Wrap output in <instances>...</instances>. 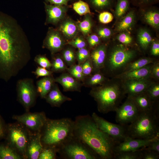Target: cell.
Wrapping results in <instances>:
<instances>
[{"label": "cell", "mask_w": 159, "mask_h": 159, "mask_svg": "<svg viewBox=\"0 0 159 159\" xmlns=\"http://www.w3.org/2000/svg\"><path fill=\"white\" fill-rule=\"evenodd\" d=\"M129 6V0H117L115 10L116 17L120 18L122 17L127 11Z\"/></svg>", "instance_id": "obj_36"}, {"label": "cell", "mask_w": 159, "mask_h": 159, "mask_svg": "<svg viewBox=\"0 0 159 159\" xmlns=\"http://www.w3.org/2000/svg\"><path fill=\"white\" fill-rule=\"evenodd\" d=\"M55 81L59 84L62 87L64 92H80L82 86L81 82L77 80L67 72H62L59 76L55 78Z\"/></svg>", "instance_id": "obj_19"}, {"label": "cell", "mask_w": 159, "mask_h": 159, "mask_svg": "<svg viewBox=\"0 0 159 159\" xmlns=\"http://www.w3.org/2000/svg\"><path fill=\"white\" fill-rule=\"evenodd\" d=\"M65 39L57 29L49 28L43 41L42 47L48 49L51 55L61 51L67 44Z\"/></svg>", "instance_id": "obj_13"}, {"label": "cell", "mask_w": 159, "mask_h": 159, "mask_svg": "<svg viewBox=\"0 0 159 159\" xmlns=\"http://www.w3.org/2000/svg\"><path fill=\"white\" fill-rule=\"evenodd\" d=\"M6 127L4 125L3 121L0 116V139L5 137Z\"/></svg>", "instance_id": "obj_55"}, {"label": "cell", "mask_w": 159, "mask_h": 159, "mask_svg": "<svg viewBox=\"0 0 159 159\" xmlns=\"http://www.w3.org/2000/svg\"><path fill=\"white\" fill-rule=\"evenodd\" d=\"M74 121L69 118L56 120L47 118L41 132L43 146L54 147L58 150L74 136Z\"/></svg>", "instance_id": "obj_4"}, {"label": "cell", "mask_w": 159, "mask_h": 159, "mask_svg": "<svg viewBox=\"0 0 159 159\" xmlns=\"http://www.w3.org/2000/svg\"><path fill=\"white\" fill-rule=\"evenodd\" d=\"M150 54L154 56L159 55V42L158 41H153L151 42Z\"/></svg>", "instance_id": "obj_53"}, {"label": "cell", "mask_w": 159, "mask_h": 159, "mask_svg": "<svg viewBox=\"0 0 159 159\" xmlns=\"http://www.w3.org/2000/svg\"><path fill=\"white\" fill-rule=\"evenodd\" d=\"M34 61L41 67L48 70L51 69L52 66L51 61L44 55L41 54L37 55L34 58Z\"/></svg>", "instance_id": "obj_43"}, {"label": "cell", "mask_w": 159, "mask_h": 159, "mask_svg": "<svg viewBox=\"0 0 159 159\" xmlns=\"http://www.w3.org/2000/svg\"><path fill=\"white\" fill-rule=\"evenodd\" d=\"M41 138V132H31L26 148V159H38L43 147Z\"/></svg>", "instance_id": "obj_18"}, {"label": "cell", "mask_w": 159, "mask_h": 159, "mask_svg": "<svg viewBox=\"0 0 159 159\" xmlns=\"http://www.w3.org/2000/svg\"><path fill=\"white\" fill-rule=\"evenodd\" d=\"M46 13L45 24L56 25L60 22L64 17L67 8L63 6H58L45 4Z\"/></svg>", "instance_id": "obj_17"}, {"label": "cell", "mask_w": 159, "mask_h": 159, "mask_svg": "<svg viewBox=\"0 0 159 159\" xmlns=\"http://www.w3.org/2000/svg\"><path fill=\"white\" fill-rule=\"evenodd\" d=\"M142 159H158L159 153L156 152L140 149Z\"/></svg>", "instance_id": "obj_50"}, {"label": "cell", "mask_w": 159, "mask_h": 159, "mask_svg": "<svg viewBox=\"0 0 159 159\" xmlns=\"http://www.w3.org/2000/svg\"><path fill=\"white\" fill-rule=\"evenodd\" d=\"M12 118L32 133L41 132L47 119L44 112H28L21 115H14Z\"/></svg>", "instance_id": "obj_11"}, {"label": "cell", "mask_w": 159, "mask_h": 159, "mask_svg": "<svg viewBox=\"0 0 159 159\" xmlns=\"http://www.w3.org/2000/svg\"><path fill=\"white\" fill-rule=\"evenodd\" d=\"M89 95L96 102L98 111L105 114L115 111L126 94L122 81L113 77L101 85L92 88Z\"/></svg>", "instance_id": "obj_3"}, {"label": "cell", "mask_w": 159, "mask_h": 159, "mask_svg": "<svg viewBox=\"0 0 159 159\" xmlns=\"http://www.w3.org/2000/svg\"><path fill=\"white\" fill-rule=\"evenodd\" d=\"M151 77L155 81L159 80V62L155 61L152 64L150 72Z\"/></svg>", "instance_id": "obj_48"}, {"label": "cell", "mask_w": 159, "mask_h": 159, "mask_svg": "<svg viewBox=\"0 0 159 159\" xmlns=\"http://www.w3.org/2000/svg\"><path fill=\"white\" fill-rule=\"evenodd\" d=\"M158 139L159 135L150 139L133 138L127 136L123 141L116 144L114 148L115 155L122 152L139 150L146 147L151 142Z\"/></svg>", "instance_id": "obj_14"}, {"label": "cell", "mask_w": 159, "mask_h": 159, "mask_svg": "<svg viewBox=\"0 0 159 159\" xmlns=\"http://www.w3.org/2000/svg\"><path fill=\"white\" fill-rule=\"evenodd\" d=\"M90 14L85 15L83 20L77 24L79 31L85 36H87L90 33L92 27V21Z\"/></svg>", "instance_id": "obj_33"}, {"label": "cell", "mask_w": 159, "mask_h": 159, "mask_svg": "<svg viewBox=\"0 0 159 159\" xmlns=\"http://www.w3.org/2000/svg\"><path fill=\"white\" fill-rule=\"evenodd\" d=\"M76 57L78 64L81 65L90 58V51L87 47L78 49L76 52Z\"/></svg>", "instance_id": "obj_42"}, {"label": "cell", "mask_w": 159, "mask_h": 159, "mask_svg": "<svg viewBox=\"0 0 159 159\" xmlns=\"http://www.w3.org/2000/svg\"><path fill=\"white\" fill-rule=\"evenodd\" d=\"M74 121V135L101 159H115L117 143L97 127L89 115L77 116Z\"/></svg>", "instance_id": "obj_2"}, {"label": "cell", "mask_w": 159, "mask_h": 159, "mask_svg": "<svg viewBox=\"0 0 159 159\" xmlns=\"http://www.w3.org/2000/svg\"><path fill=\"white\" fill-rule=\"evenodd\" d=\"M67 71L77 80L82 82L85 78L84 75L81 65L74 64L68 67Z\"/></svg>", "instance_id": "obj_34"}, {"label": "cell", "mask_w": 159, "mask_h": 159, "mask_svg": "<svg viewBox=\"0 0 159 159\" xmlns=\"http://www.w3.org/2000/svg\"><path fill=\"white\" fill-rule=\"evenodd\" d=\"M21 159L22 157L8 144H0V159Z\"/></svg>", "instance_id": "obj_28"}, {"label": "cell", "mask_w": 159, "mask_h": 159, "mask_svg": "<svg viewBox=\"0 0 159 159\" xmlns=\"http://www.w3.org/2000/svg\"><path fill=\"white\" fill-rule=\"evenodd\" d=\"M135 18L134 11L132 10L130 11L119 23L117 27V30L122 31L130 29L134 24Z\"/></svg>", "instance_id": "obj_32"}, {"label": "cell", "mask_w": 159, "mask_h": 159, "mask_svg": "<svg viewBox=\"0 0 159 159\" xmlns=\"http://www.w3.org/2000/svg\"><path fill=\"white\" fill-rule=\"evenodd\" d=\"M32 73L36 76V78H38L39 77L53 76V72L50 70L40 66H38L35 71L32 72Z\"/></svg>", "instance_id": "obj_45"}, {"label": "cell", "mask_w": 159, "mask_h": 159, "mask_svg": "<svg viewBox=\"0 0 159 159\" xmlns=\"http://www.w3.org/2000/svg\"><path fill=\"white\" fill-rule=\"evenodd\" d=\"M81 65L83 73L85 77L92 74L93 71V67L90 58L82 64Z\"/></svg>", "instance_id": "obj_47"}, {"label": "cell", "mask_w": 159, "mask_h": 159, "mask_svg": "<svg viewBox=\"0 0 159 159\" xmlns=\"http://www.w3.org/2000/svg\"><path fill=\"white\" fill-rule=\"evenodd\" d=\"M87 42L91 49L101 44L100 40L99 37L95 34L88 35L87 38Z\"/></svg>", "instance_id": "obj_46"}, {"label": "cell", "mask_w": 159, "mask_h": 159, "mask_svg": "<svg viewBox=\"0 0 159 159\" xmlns=\"http://www.w3.org/2000/svg\"><path fill=\"white\" fill-rule=\"evenodd\" d=\"M155 61L154 59L149 57L135 59L126 66L122 73L140 69L148 64L153 63Z\"/></svg>", "instance_id": "obj_26"}, {"label": "cell", "mask_w": 159, "mask_h": 159, "mask_svg": "<svg viewBox=\"0 0 159 159\" xmlns=\"http://www.w3.org/2000/svg\"><path fill=\"white\" fill-rule=\"evenodd\" d=\"M130 96L140 112L149 111L159 107L158 103L153 101L146 92Z\"/></svg>", "instance_id": "obj_20"}, {"label": "cell", "mask_w": 159, "mask_h": 159, "mask_svg": "<svg viewBox=\"0 0 159 159\" xmlns=\"http://www.w3.org/2000/svg\"><path fill=\"white\" fill-rule=\"evenodd\" d=\"M141 149L153 151L159 153V139L152 141L147 146Z\"/></svg>", "instance_id": "obj_52"}, {"label": "cell", "mask_w": 159, "mask_h": 159, "mask_svg": "<svg viewBox=\"0 0 159 159\" xmlns=\"http://www.w3.org/2000/svg\"><path fill=\"white\" fill-rule=\"evenodd\" d=\"M50 70L53 73H61L67 71L68 68L63 60L60 54L56 53L52 55Z\"/></svg>", "instance_id": "obj_27"}, {"label": "cell", "mask_w": 159, "mask_h": 159, "mask_svg": "<svg viewBox=\"0 0 159 159\" xmlns=\"http://www.w3.org/2000/svg\"><path fill=\"white\" fill-rule=\"evenodd\" d=\"M57 29L62 34L65 39L68 41L76 37L79 31L77 24L70 18L62 20Z\"/></svg>", "instance_id": "obj_23"}, {"label": "cell", "mask_w": 159, "mask_h": 159, "mask_svg": "<svg viewBox=\"0 0 159 159\" xmlns=\"http://www.w3.org/2000/svg\"><path fill=\"white\" fill-rule=\"evenodd\" d=\"M55 82L53 76L44 77L36 82L37 91L41 98L44 99Z\"/></svg>", "instance_id": "obj_24"}, {"label": "cell", "mask_w": 159, "mask_h": 159, "mask_svg": "<svg viewBox=\"0 0 159 159\" xmlns=\"http://www.w3.org/2000/svg\"><path fill=\"white\" fill-rule=\"evenodd\" d=\"M91 116L99 129L109 135L116 143L123 141L128 136L127 125L110 122L95 112Z\"/></svg>", "instance_id": "obj_10"}, {"label": "cell", "mask_w": 159, "mask_h": 159, "mask_svg": "<svg viewBox=\"0 0 159 159\" xmlns=\"http://www.w3.org/2000/svg\"><path fill=\"white\" fill-rule=\"evenodd\" d=\"M73 8L75 12L80 16L91 14L88 4L81 0L74 3L73 4Z\"/></svg>", "instance_id": "obj_37"}, {"label": "cell", "mask_w": 159, "mask_h": 159, "mask_svg": "<svg viewBox=\"0 0 159 159\" xmlns=\"http://www.w3.org/2000/svg\"><path fill=\"white\" fill-rule=\"evenodd\" d=\"M24 31L11 16L0 11V79L6 82L19 74L31 58Z\"/></svg>", "instance_id": "obj_1"}, {"label": "cell", "mask_w": 159, "mask_h": 159, "mask_svg": "<svg viewBox=\"0 0 159 159\" xmlns=\"http://www.w3.org/2000/svg\"><path fill=\"white\" fill-rule=\"evenodd\" d=\"M92 6L96 9L102 10L110 7L113 4L114 0H90Z\"/></svg>", "instance_id": "obj_40"}, {"label": "cell", "mask_w": 159, "mask_h": 159, "mask_svg": "<svg viewBox=\"0 0 159 159\" xmlns=\"http://www.w3.org/2000/svg\"><path fill=\"white\" fill-rule=\"evenodd\" d=\"M107 49V46L105 44H101L90 51V59L93 67L92 74L100 72L103 68Z\"/></svg>", "instance_id": "obj_16"}, {"label": "cell", "mask_w": 159, "mask_h": 159, "mask_svg": "<svg viewBox=\"0 0 159 159\" xmlns=\"http://www.w3.org/2000/svg\"><path fill=\"white\" fill-rule=\"evenodd\" d=\"M144 14V19L148 24L155 28L159 26V13L155 9H150L146 10Z\"/></svg>", "instance_id": "obj_30"}, {"label": "cell", "mask_w": 159, "mask_h": 159, "mask_svg": "<svg viewBox=\"0 0 159 159\" xmlns=\"http://www.w3.org/2000/svg\"><path fill=\"white\" fill-rule=\"evenodd\" d=\"M67 44L78 49L87 47L88 45L87 41L81 36L75 37L68 41Z\"/></svg>", "instance_id": "obj_41"}, {"label": "cell", "mask_w": 159, "mask_h": 159, "mask_svg": "<svg viewBox=\"0 0 159 159\" xmlns=\"http://www.w3.org/2000/svg\"><path fill=\"white\" fill-rule=\"evenodd\" d=\"M44 99L51 106L56 107H60L64 102L72 100L71 98L64 95L62 93L58 85L55 83Z\"/></svg>", "instance_id": "obj_22"}, {"label": "cell", "mask_w": 159, "mask_h": 159, "mask_svg": "<svg viewBox=\"0 0 159 159\" xmlns=\"http://www.w3.org/2000/svg\"><path fill=\"white\" fill-rule=\"evenodd\" d=\"M97 33L100 38L105 39L111 36L112 32L110 29L108 28L102 27L98 29Z\"/></svg>", "instance_id": "obj_51"}, {"label": "cell", "mask_w": 159, "mask_h": 159, "mask_svg": "<svg viewBox=\"0 0 159 159\" xmlns=\"http://www.w3.org/2000/svg\"><path fill=\"white\" fill-rule=\"evenodd\" d=\"M146 91L153 101L158 103L159 83L158 82H155L152 84L148 88Z\"/></svg>", "instance_id": "obj_39"}, {"label": "cell", "mask_w": 159, "mask_h": 159, "mask_svg": "<svg viewBox=\"0 0 159 159\" xmlns=\"http://www.w3.org/2000/svg\"><path fill=\"white\" fill-rule=\"evenodd\" d=\"M52 5L63 6L66 5L68 0H45Z\"/></svg>", "instance_id": "obj_56"}, {"label": "cell", "mask_w": 159, "mask_h": 159, "mask_svg": "<svg viewBox=\"0 0 159 159\" xmlns=\"http://www.w3.org/2000/svg\"><path fill=\"white\" fill-rule=\"evenodd\" d=\"M115 120L118 124L126 126L133 121L140 112L132 98L128 96L125 101L115 110Z\"/></svg>", "instance_id": "obj_12"}, {"label": "cell", "mask_w": 159, "mask_h": 159, "mask_svg": "<svg viewBox=\"0 0 159 159\" xmlns=\"http://www.w3.org/2000/svg\"><path fill=\"white\" fill-rule=\"evenodd\" d=\"M137 55L134 49L121 43L115 45L107 49L104 66L101 72L107 77L113 78L121 73L126 66L135 59Z\"/></svg>", "instance_id": "obj_5"}, {"label": "cell", "mask_w": 159, "mask_h": 159, "mask_svg": "<svg viewBox=\"0 0 159 159\" xmlns=\"http://www.w3.org/2000/svg\"><path fill=\"white\" fill-rule=\"evenodd\" d=\"M31 132L17 122L6 126L7 144L14 149L23 159H26V150Z\"/></svg>", "instance_id": "obj_7"}, {"label": "cell", "mask_w": 159, "mask_h": 159, "mask_svg": "<svg viewBox=\"0 0 159 159\" xmlns=\"http://www.w3.org/2000/svg\"><path fill=\"white\" fill-rule=\"evenodd\" d=\"M109 79L100 71L85 77L82 83L83 86L92 88L103 84Z\"/></svg>", "instance_id": "obj_25"}, {"label": "cell", "mask_w": 159, "mask_h": 159, "mask_svg": "<svg viewBox=\"0 0 159 159\" xmlns=\"http://www.w3.org/2000/svg\"><path fill=\"white\" fill-rule=\"evenodd\" d=\"M138 39L140 47L144 50L148 49L152 41L150 33L144 29L139 30L138 34Z\"/></svg>", "instance_id": "obj_29"}, {"label": "cell", "mask_w": 159, "mask_h": 159, "mask_svg": "<svg viewBox=\"0 0 159 159\" xmlns=\"http://www.w3.org/2000/svg\"><path fill=\"white\" fill-rule=\"evenodd\" d=\"M136 4L140 6H145L153 4L157 2L158 0H132Z\"/></svg>", "instance_id": "obj_54"}, {"label": "cell", "mask_w": 159, "mask_h": 159, "mask_svg": "<svg viewBox=\"0 0 159 159\" xmlns=\"http://www.w3.org/2000/svg\"><path fill=\"white\" fill-rule=\"evenodd\" d=\"M159 107L140 112L136 118L127 125L128 136L133 138L150 139L159 135Z\"/></svg>", "instance_id": "obj_6"}, {"label": "cell", "mask_w": 159, "mask_h": 159, "mask_svg": "<svg viewBox=\"0 0 159 159\" xmlns=\"http://www.w3.org/2000/svg\"><path fill=\"white\" fill-rule=\"evenodd\" d=\"M152 64H148L138 69L122 73L113 77L117 78L122 81L130 80L152 79L150 72Z\"/></svg>", "instance_id": "obj_21"}, {"label": "cell", "mask_w": 159, "mask_h": 159, "mask_svg": "<svg viewBox=\"0 0 159 159\" xmlns=\"http://www.w3.org/2000/svg\"><path fill=\"white\" fill-rule=\"evenodd\" d=\"M116 159H142V152L140 149L135 151H128L118 153L115 155Z\"/></svg>", "instance_id": "obj_38"}, {"label": "cell", "mask_w": 159, "mask_h": 159, "mask_svg": "<svg viewBox=\"0 0 159 159\" xmlns=\"http://www.w3.org/2000/svg\"><path fill=\"white\" fill-rule=\"evenodd\" d=\"M58 153L63 159L98 158L90 149L74 135L59 148Z\"/></svg>", "instance_id": "obj_8"}, {"label": "cell", "mask_w": 159, "mask_h": 159, "mask_svg": "<svg viewBox=\"0 0 159 159\" xmlns=\"http://www.w3.org/2000/svg\"><path fill=\"white\" fill-rule=\"evenodd\" d=\"M113 17L112 14L108 11H103L101 13L99 16L100 21L103 24H106L110 22Z\"/></svg>", "instance_id": "obj_49"}, {"label": "cell", "mask_w": 159, "mask_h": 159, "mask_svg": "<svg viewBox=\"0 0 159 159\" xmlns=\"http://www.w3.org/2000/svg\"><path fill=\"white\" fill-rule=\"evenodd\" d=\"M61 51V57L67 67L75 64L76 61V52L72 47H64Z\"/></svg>", "instance_id": "obj_31"}, {"label": "cell", "mask_w": 159, "mask_h": 159, "mask_svg": "<svg viewBox=\"0 0 159 159\" xmlns=\"http://www.w3.org/2000/svg\"><path fill=\"white\" fill-rule=\"evenodd\" d=\"M16 90L18 101L26 112L35 104L38 94L33 80L31 78L19 80L17 82Z\"/></svg>", "instance_id": "obj_9"}, {"label": "cell", "mask_w": 159, "mask_h": 159, "mask_svg": "<svg viewBox=\"0 0 159 159\" xmlns=\"http://www.w3.org/2000/svg\"><path fill=\"white\" fill-rule=\"evenodd\" d=\"M118 40L122 44L127 46H130L133 41L132 37L127 33H122L117 37Z\"/></svg>", "instance_id": "obj_44"}, {"label": "cell", "mask_w": 159, "mask_h": 159, "mask_svg": "<svg viewBox=\"0 0 159 159\" xmlns=\"http://www.w3.org/2000/svg\"><path fill=\"white\" fill-rule=\"evenodd\" d=\"M58 150L54 147L43 146L38 159H54L56 158Z\"/></svg>", "instance_id": "obj_35"}, {"label": "cell", "mask_w": 159, "mask_h": 159, "mask_svg": "<svg viewBox=\"0 0 159 159\" xmlns=\"http://www.w3.org/2000/svg\"><path fill=\"white\" fill-rule=\"evenodd\" d=\"M122 82L125 94L131 95L145 91L152 84L155 82L151 78L127 80Z\"/></svg>", "instance_id": "obj_15"}]
</instances>
